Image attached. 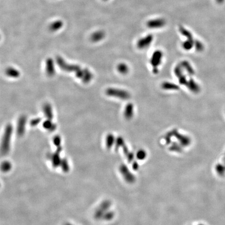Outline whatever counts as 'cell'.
I'll list each match as a JSON object with an SVG mask.
<instances>
[{"label":"cell","mask_w":225,"mask_h":225,"mask_svg":"<svg viewBox=\"0 0 225 225\" xmlns=\"http://www.w3.org/2000/svg\"><path fill=\"white\" fill-rule=\"evenodd\" d=\"M117 70L120 74L125 75L128 73L129 67L125 63H120L117 66Z\"/></svg>","instance_id":"21"},{"label":"cell","mask_w":225,"mask_h":225,"mask_svg":"<svg viewBox=\"0 0 225 225\" xmlns=\"http://www.w3.org/2000/svg\"><path fill=\"white\" fill-rule=\"evenodd\" d=\"M163 53L161 50H156L153 52L150 59V63L153 68H158L163 59Z\"/></svg>","instance_id":"6"},{"label":"cell","mask_w":225,"mask_h":225,"mask_svg":"<svg viewBox=\"0 0 225 225\" xmlns=\"http://www.w3.org/2000/svg\"><path fill=\"white\" fill-rule=\"evenodd\" d=\"M62 151V147L58 146L57 147V149L54 153H49L47 155L48 158L50 160L54 167H58V166H61L62 159L61 158L60 153Z\"/></svg>","instance_id":"4"},{"label":"cell","mask_w":225,"mask_h":225,"mask_svg":"<svg viewBox=\"0 0 225 225\" xmlns=\"http://www.w3.org/2000/svg\"><path fill=\"white\" fill-rule=\"evenodd\" d=\"M153 35H148L147 36L141 38L139 39L137 43V46L139 49H145L147 48L151 44L153 41Z\"/></svg>","instance_id":"7"},{"label":"cell","mask_w":225,"mask_h":225,"mask_svg":"<svg viewBox=\"0 0 225 225\" xmlns=\"http://www.w3.org/2000/svg\"><path fill=\"white\" fill-rule=\"evenodd\" d=\"M194 40H187L182 44V46L184 50L186 51L190 50L194 46Z\"/></svg>","instance_id":"19"},{"label":"cell","mask_w":225,"mask_h":225,"mask_svg":"<svg viewBox=\"0 0 225 225\" xmlns=\"http://www.w3.org/2000/svg\"><path fill=\"white\" fill-rule=\"evenodd\" d=\"M12 168V165L9 163V162L5 161L3 162L1 165V169L3 172H9Z\"/></svg>","instance_id":"27"},{"label":"cell","mask_w":225,"mask_h":225,"mask_svg":"<svg viewBox=\"0 0 225 225\" xmlns=\"http://www.w3.org/2000/svg\"><path fill=\"white\" fill-rule=\"evenodd\" d=\"M110 206V202L105 201L102 202L94 213V217L97 219L103 218V216Z\"/></svg>","instance_id":"5"},{"label":"cell","mask_w":225,"mask_h":225,"mask_svg":"<svg viewBox=\"0 0 225 225\" xmlns=\"http://www.w3.org/2000/svg\"><path fill=\"white\" fill-rule=\"evenodd\" d=\"M115 142V138L114 136L112 134H109L106 139V147L108 149H110V147H112L113 145Z\"/></svg>","instance_id":"24"},{"label":"cell","mask_w":225,"mask_h":225,"mask_svg":"<svg viewBox=\"0 0 225 225\" xmlns=\"http://www.w3.org/2000/svg\"><path fill=\"white\" fill-rule=\"evenodd\" d=\"M225 0H216V2L219 4H223V3L225 2Z\"/></svg>","instance_id":"33"},{"label":"cell","mask_w":225,"mask_h":225,"mask_svg":"<svg viewBox=\"0 0 225 225\" xmlns=\"http://www.w3.org/2000/svg\"><path fill=\"white\" fill-rule=\"evenodd\" d=\"M5 73L7 75V76L12 78H18L20 76L19 71L12 67H9L7 68L5 71Z\"/></svg>","instance_id":"17"},{"label":"cell","mask_w":225,"mask_h":225,"mask_svg":"<svg viewBox=\"0 0 225 225\" xmlns=\"http://www.w3.org/2000/svg\"><path fill=\"white\" fill-rule=\"evenodd\" d=\"M116 147H121V146H122L123 145H124V140H123V139L122 138V137H118V138H117V139H116Z\"/></svg>","instance_id":"30"},{"label":"cell","mask_w":225,"mask_h":225,"mask_svg":"<svg viewBox=\"0 0 225 225\" xmlns=\"http://www.w3.org/2000/svg\"><path fill=\"white\" fill-rule=\"evenodd\" d=\"M174 71L175 75L178 78L184 75V69L180 64L177 65L175 66Z\"/></svg>","instance_id":"23"},{"label":"cell","mask_w":225,"mask_h":225,"mask_svg":"<svg viewBox=\"0 0 225 225\" xmlns=\"http://www.w3.org/2000/svg\"><path fill=\"white\" fill-rule=\"evenodd\" d=\"M43 126L46 129L48 130V131L51 132L54 131L56 128V125L55 124L52 123L51 122V120H47L44 122Z\"/></svg>","instance_id":"18"},{"label":"cell","mask_w":225,"mask_h":225,"mask_svg":"<svg viewBox=\"0 0 225 225\" xmlns=\"http://www.w3.org/2000/svg\"><path fill=\"white\" fill-rule=\"evenodd\" d=\"M113 217V213L112 212H106L104 215L103 218L105 220H110Z\"/></svg>","instance_id":"31"},{"label":"cell","mask_w":225,"mask_h":225,"mask_svg":"<svg viewBox=\"0 0 225 225\" xmlns=\"http://www.w3.org/2000/svg\"><path fill=\"white\" fill-rule=\"evenodd\" d=\"M60 166H61V168H62L63 172H67L69 171V164H68V161H67L66 159H62V162H61Z\"/></svg>","instance_id":"26"},{"label":"cell","mask_w":225,"mask_h":225,"mask_svg":"<svg viewBox=\"0 0 225 225\" xmlns=\"http://www.w3.org/2000/svg\"><path fill=\"white\" fill-rule=\"evenodd\" d=\"M181 65L182 67L184 70L186 71L187 73L190 76H192L195 74V71L193 68L192 66H191L190 63L189 62L187 61H182L181 63L180 64Z\"/></svg>","instance_id":"13"},{"label":"cell","mask_w":225,"mask_h":225,"mask_svg":"<svg viewBox=\"0 0 225 225\" xmlns=\"http://www.w3.org/2000/svg\"><path fill=\"white\" fill-rule=\"evenodd\" d=\"M179 31L184 37H186L187 39L188 40H193L192 35L188 30H187L186 28H184L183 27H180L179 29Z\"/></svg>","instance_id":"22"},{"label":"cell","mask_w":225,"mask_h":225,"mask_svg":"<svg viewBox=\"0 0 225 225\" xmlns=\"http://www.w3.org/2000/svg\"><path fill=\"white\" fill-rule=\"evenodd\" d=\"M13 127L11 125H7L5 128L3 138L1 152L3 155H6L9 152L10 148V142L12 136Z\"/></svg>","instance_id":"2"},{"label":"cell","mask_w":225,"mask_h":225,"mask_svg":"<svg viewBox=\"0 0 225 225\" xmlns=\"http://www.w3.org/2000/svg\"><path fill=\"white\" fill-rule=\"evenodd\" d=\"M194 46L195 47V50L199 52H201L204 49V46L201 42L199 40H195L194 43Z\"/></svg>","instance_id":"25"},{"label":"cell","mask_w":225,"mask_h":225,"mask_svg":"<svg viewBox=\"0 0 225 225\" xmlns=\"http://www.w3.org/2000/svg\"><path fill=\"white\" fill-rule=\"evenodd\" d=\"M186 86H187V88L191 92L196 94L200 92L201 90L200 85H199L198 83L195 82L192 78L188 80Z\"/></svg>","instance_id":"10"},{"label":"cell","mask_w":225,"mask_h":225,"mask_svg":"<svg viewBox=\"0 0 225 225\" xmlns=\"http://www.w3.org/2000/svg\"><path fill=\"white\" fill-rule=\"evenodd\" d=\"M53 143L55 146L58 147L61 146V138L59 136H56L53 138Z\"/></svg>","instance_id":"28"},{"label":"cell","mask_w":225,"mask_h":225,"mask_svg":"<svg viewBox=\"0 0 225 225\" xmlns=\"http://www.w3.org/2000/svg\"><path fill=\"white\" fill-rule=\"evenodd\" d=\"M134 114V105L131 103L127 104L125 108L124 115L126 120H130L133 117Z\"/></svg>","instance_id":"11"},{"label":"cell","mask_w":225,"mask_h":225,"mask_svg":"<svg viewBox=\"0 0 225 225\" xmlns=\"http://www.w3.org/2000/svg\"><path fill=\"white\" fill-rule=\"evenodd\" d=\"M43 111L46 118L49 120L53 119V115L51 106L49 104H46L43 106Z\"/></svg>","instance_id":"16"},{"label":"cell","mask_w":225,"mask_h":225,"mask_svg":"<svg viewBox=\"0 0 225 225\" xmlns=\"http://www.w3.org/2000/svg\"><path fill=\"white\" fill-rule=\"evenodd\" d=\"M41 122V118H36L31 120L30 125L32 127L36 126Z\"/></svg>","instance_id":"29"},{"label":"cell","mask_w":225,"mask_h":225,"mask_svg":"<svg viewBox=\"0 0 225 225\" xmlns=\"http://www.w3.org/2000/svg\"><path fill=\"white\" fill-rule=\"evenodd\" d=\"M46 73L49 76H53L55 74V67L52 58H48L46 62Z\"/></svg>","instance_id":"12"},{"label":"cell","mask_w":225,"mask_h":225,"mask_svg":"<svg viewBox=\"0 0 225 225\" xmlns=\"http://www.w3.org/2000/svg\"><path fill=\"white\" fill-rule=\"evenodd\" d=\"M153 72L154 74H157V73H159V69H158V68H154L153 69Z\"/></svg>","instance_id":"32"},{"label":"cell","mask_w":225,"mask_h":225,"mask_svg":"<svg viewBox=\"0 0 225 225\" xmlns=\"http://www.w3.org/2000/svg\"><path fill=\"white\" fill-rule=\"evenodd\" d=\"M65 225H71V224H66Z\"/></svg>","instance_id":"34"},{"label":"cell","mask_w":225,"mask_h":225,"mask_svg":"<svg viewBox=\"0 0 225 225\" xmlns=\"http://www.w3.org/2000/svg\"><path fill=\"white\" fill-rule=\"evenodd\" d=\"M27 122V118L25 116H21L19 120L18 126H17V134L19 136L23 135L25 130L26 124Z\"/></svg>","instance_id":"9"},{"label":"cell","mask_w":225,"mask_h":225,"mask_svg":"<svg viewBox=\"0 0 225 225\" xmlns=\"http://www.w3.org/2000/svg\"><path fill=\"white\" fill-rule=\"evenodd\" d=\"M173 134L176 136L177 139H179L180 141V142L182 143V144L183 145H188L190 142V139L186 137V136H183L182 135H180V133H178L177 130H174L172 131Z\"/></svg>","instance_id":"15"},{"label":"cell","mask_w":225,"mask_h":225,"mask_svg":"<svg viewBox=\"0 0 225 225\" xmlns=\"http://www.w3.org/2000/svg\"><path fill=\"white\" fill-rule=\"evenodd\" d=\"M161 88L165 90H178L180 89L179 86L174 83L165 81L162 83Z\"/></svg>","instance_id":"14"},{"label":"cell","mask_w":225,"mask_h":225,"mask_svg":"<svg viewBox=\"0 0 225 225\" xmlns=\"http://www.w3.org/2000/svg\"><path fill=\"white\" fill-rule=\"evenodd\" d=\"M104 37L105 33L103 31H98L92 35L91 40L94 42L99 41L103 39Z\"/></svg>","instance_id":"20"},{"label":"cell","mask_w":225,"mask_h":225,"mask_svg":"<svg viewBox=\"0 0 225 225\" xmlns=\"http://www.w3.org/2000/svg\"><path fill=\"white\" fill-rule=\"evenodd\" d=\"M166 23V21L164 19H153L147 22V26L151 29H158L165 26Z\"/></svg>","instance_id":"8"},{"label":"cell","mask_w":225,"mask_h":225,"mask_svg":"<svg viewBox=\"0 0 225 225\" xmlns=\"http://www.w3.org/2000/svg\"><path fill=\"white\" fill-rule=\"evenodd\" d=\"M106 94L110 97H114L124 100L130 98V94L124 90L108 88L106 90Z\"/></svg>","instance_id":"3"},{"label":"cell","mask_w":225,"mask_h":225,"mask_svg":"<svg viewBox=\"0 0 225 225\" xmlns=\"http://www.w3.org/2000/svg\"><path fill=\"white\" fill-rule=\"evenodd\" d=\"M56 63L63 70L76 73V77L80 79L85 83H89L93 78V74L88 69H82L78 65L68 64L60 56H58L56 58Z\"/></svg>","instance_id":"1"}]
</instances>
